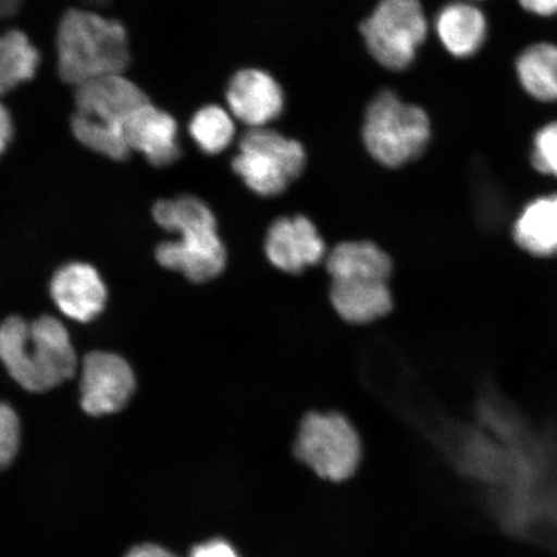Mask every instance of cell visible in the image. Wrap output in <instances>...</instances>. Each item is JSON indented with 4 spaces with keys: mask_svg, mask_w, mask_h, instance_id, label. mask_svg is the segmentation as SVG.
I'll list each match as a JSON object with an SVG mask.
<instances>
[{
    "mask_svg": "<svg viewBox=\"0 0 557 557\" xmlns=\"http://www.w3.org/2000/svg\"><path fill=\"white\" fill-rule=\"evenodd\" d=\"M295 455L320 478L344 482L358 469L360 438L343 414L313 412L299 426Z\"/></svg>",
    "mask_w": 557,
    "mask_h": 557,
    "instance_id": "ba28073f",
    "label": "cell"
},
{
    "mask_svg": "<svg viewBox=\"0 0 557 557\" xmlns=\"http://www.w3.org/2000/svg\"><path fill=\"white\" fill-rule=\"evenodd\" d=\"M522 10L535 16L549 17L557 15V0H519Z\"/></svg>",
    "mask_w": 557,
    "mask_h": 557,
    "instance_id": "cb8c5ba5",
    "label": "cell"
},
{
    "mask_svg": "<svg viewBox=\"0 0 557 557\" xmlns=\"http://www.w3.org/2000/svg\"><path fill=\"white\" fill-rule=\"evenodd\" d=\"M124 136L129 150L143 152L152 165H170L181 156L176 121L150 102L129 116Z\"/></svg>",
    "mask_w": 557,
    "mask_h": 557,
    "instance_id": "4fadbf2b",
    "label": "cell"
},
{
    "mask_svg": "<svg viewBox=\"0 0 557 557\" xmlns=\"http://www.w3.org/2000/svg\"><path fill=\"white\" fill-rule=\"evenodd\" d=\"M226 102L235 121L248 128L269 127L281 117L287 94L273 73L259 66L238 70L230 78Z\"/></svg>",
    "mask_w": 557,
    "mask_h": 557,
    "instance_id": "9c48e42d",
    "label": "cell"
},
{
    "mask_svg": "<svg viewBox=\"0 0 557 557\" xmlns=\"http://www.w3.org/2000/svg\"><path fill=\"white\" fill-rule=\"evenodd\" d=\"M135 389V373L120 355L95 351L83 361L81 403L86 413L99 417L120 412Z\"/></svg>",
    "mask_w": 557,
    "mask_h": 557,
    "instance_id": "30bf717a",
    "label": "cell"
},
{
    "mask_svg": "<svg viewBox=\"0 0 557 557\" xmlns=\"http://www.w3.org/2000/svg\"><path fill=\"white\" fill-rule=\"evenodd\" d=\"M330 296L334 311L350 324L373 323L393 310L388 282L332 281Z\"/></svg>",
    "mask_w": 557,
    "mask_h": 557,
    "instance_id": "9a60e30c",
    "label": "cell"
},
{
    "mask_svg": "<svg viewBox=\"0 0 557 557\" xmlns=\"http://www.w3.org/2000/svg\"><path fill=\"white\" fill-rule=\"evenodd\" d=\"M517 74L522 88L534 100L557 102V46L535 44L525 48L517 60Z\"/></svg>",
    "mask_w": 557,
    "mask_h": 557,
    "instance_id": "ac0fdd59",
    "label": "cell"
},
{
    "mask_svg": "<svg viewBox=\"0 0 557 557\" xmlns=\"http://www.w3.org/2000/svg\"><path fill=\"white\" fill-rule=\"evenodd\" d=\"M532 164L540 173L557 178V122L543 125L535 134Z\"/></svg>",
    "mask_w": 557,
    "mask_h": 557,
    "instance_id": "44dd1931",
    "label": "cell"
},
{
    "mask_svg": "<svg viewBox=\"0 0 557 557\" xmlns=\"http://www.w3.org/2000/svg\"><path fill=\"white\" fill-rule=\"evenodd\" d=\"M325 268L332 281L388 282L393 274L392 257L369 240L337 244L326 255Z\"/></svg>",
    "mask_w": 557,
    "mask_h": 557,
    "instance_id": "2e32d148",
    "label": "cell"
},
{
    "mask_svg": "<svg viewBox=\"0 0 557 557\" xmlns=\"http://www.w3.org/2000/svg\"><path fill=\"white\" fill-rule=\"evenodd\" d=\"M51 295L62 313L86 323L100 315L107 304L108 290L94 267L75 262L54 274Z\"/></svg>",
    "mask_w": 557,
    "mask_h": 557,
    "instance_id": "7c38bea8",
    "label": "cell"
},
{
    "mask_svg": "<svg viewBox=\"0 0 557 557\" xmlns=\"http://www.w3.org/2000/svg\"><path fill=\"white\" fill-rule=\"evenodd\" d=\"M13 135V124L10 111L0 102V156L9 146Z\"/></svg>",
    "mask_w": 557,
    "mask_h": 557,
    "instance_id": "d4e9b609",
    "label": "cell"
},
{
    "mask_svg": "<svg viewBox=\"0 0 557 557\" xmlns=\"http://www.w3.org/2000/svg\"><path fill=\"white\" fill-rule=\"evenodd\" d=\"M308 152L297 138L270 127L249 128L239 141L232 169L259 197H278L301 176Z\"/></svg>",
    "mask_w": 557,
    "mask_h": 557,
    "instance_id": "52a82bcc",
    "label": "cell"
},
{
    "mask_svg": "<svg viewBox=\"0 0 557 557\" xmlns=\"http://www.w3.org/2000/svg\"><path fill=\"white\" fill-rule=\"evenodd\" d=\"M0 361L30 393H46L73 377L78 358L66 326L52 317L32 323L20 317L0 325Z\"/></svg>",
    "mask_w": 557,
    "mask_h": 557,
    "instance_id": "6da1fadb",
    "label": "cell"
},
{
    "mask_svg": "<svg viewBox=\"0 0 557 557\" xmlns=\"http://www.w3.org/2000/svg\"><path fill=\"white\" fill-rule=\"evenodd\" d=\"M190 557H240L224 540H212L194 547Z\"/></svg>",
    "mask_w": 557,
    "mask_h": 557,
    "instance_id": "603a6c76",
    "label": "cell"
},
{
    "mask_svg": "<svg viewBox=\"0 0 557 557\" xmlns=\"http://www.w3.org/2000/svg\"><path fill=\"white\" fill-rule=\"evenodd\" d=\"M125 557H178L173 555L163 547L152 545V543H145L131 549Z\"/></svg>",
    "mask_w": 557,
    "mask_h": 557,
    "instance_id": "484cf974",
    "label": "cell"
},
{
    "mask_svg": "<svg viewBox=\"0 0 557 557\" xmlns=\"http://www.w3.org/2000/svg\"><path fill=\"white\" fill-rule=\"evenodd\" d=\"M148 102L144 90L123 74L83 83L75 90L74 136L101 156L124 160L131 152L124 136L125 123Z\"/></svg>",
    "mask_w": 557,
    "mask_h": 557,
    "instance_id": "277c9868",
    "label": "cell"
},
{
    "mask_svg": "<svg viewBox=\"0 0 557 557\" xmlns=\"http://www.w3.org/2000/svg\"><path fill=\"white\" fill-rule=\"evenodd\" d=\"M469 2L475 3V2H479V0H469Z\"/></svg>",
    "mask_w": 557,
    "mask_h": 557,
    "instance_id": "83f0119b",
    "label": "cell"
},
{
    "mask_svg": "<svg viewBox=\"0 0 557 557\" xmlns=\"http://www.w3.org/2000/svg\"><path fill=\"white\" fill-rule=\"evenodd\" d=\"M152 213L159 226L177 233L180 238L159 244L156 256L163 268L178 271L194 283L212 281L225 270V244L220 238L218 221L203 200L190 195L160 200Z\"/></svg>",
    "mask_w": 557,
    "mask_h": 557,
    "instance_id": "7a4b0ae2",
    "label": "cell"
},
{
    "mask_svg": "<svg viewBox=\"0 0 557 557\" xmlns=\"http://www.w3.org/2000/svg\"><path fill=\"white\" fill-rule=\"evenodd\" d=\"M21 441L18 417L10 404L0 401V471L16 458Z\"/></svg>",
    "mask_w": 557,
    "mask_h": 557,
    "instance_id": "7402d4cb",
    "label": "cell"
},
{
    "mask_svg": "<svg viewBox=\"0 0 557 557\" xmlns=\"http://www.w3.org/2000/svg\"><path fill=\"white\" fill-rule=\"evenodd\" d=\"M263 248L270 263L287 274H299L317 267L329 255L315 224L301 214L274 221Z\"/></svg>",
    "mask_w": 557,
    "mask_h": 557,
    "instance_id": "8fae6325",
    "label": "cell"
},
{
    "mask_svg": "<svg viewBox=\"0 0 557 557\" xmlns=\"http://www.w3.org/2000/svg\"><path fill=\"white\" fill-rule=\"evenodd\" d=\"M59 73L69 85L123 74L129 65L127 32L117 21L70 10L58 32Z\"/></svg>",
    "mask_w": 557,
    "mask_h": 557,
    "instance_id": "3957f363",
    "label": "cell"
},
{
    "mask_svg": "<svg viewBox=\"0 0 557 557\" xmlns=\"http://www.w3.org/2000/svg\"><path fill=\"white\" fill-rule=\"evenodd\" d=\"M358 32L369 58L389 73L414 64L426 44L430 23L422 0H379Z\"/></svg>",
    "mask_w": 557,
    "mask_h": 557,
    "instance_id": "8992f818",
    "label": "cell"
},
{
    "mask_svg": "<svg viewBox=\"0 0 557 557\" xmlns=\"http://www.w3.org/2000/svg\"><path fill=\"white\" fill-rule=\"evenodd\" d=\"M23 0H0V20L15 15Z\"/></svg>",
    "mask_w": 557,
    "mask_h": 557,
    "instance_id": "4316f807",
    "label": "cell"
},
{
    "mask_svg": "<svg viewBox=\"0 0 557 557\" xmlns=\"http://www.w3.org/2000/svg\"><path fill=\"white\" fill-rule=\"evenodd\" d=\"M433 138V121L426 110L392 88L372 96L361 117V143L375 163L389 170L414 162Z\"/></svg>",
    "mask_w": 557,
    "mask_h": 557,
    "instance_id": "5b68a950",
    "label": "cell"
},
{
    "mask_svg": "<svg viewBox=\"0 0 557 557\" xmlns=\"http://www.w3.org/2000/svg\"><path fill=\"white\" fill-rule=\"evenodd\" d=\"M513 238L533 256L557 253V194L534 199L522 209L515 222Z\"/></svg>",
    "mask_w": 557,
    "mask_h": 557,
    "instance_id": "e0dca14e",
    "label": "cell"
},
{
    "mask_svg": "<svg viewBox=\"0 0 557 557\" xmlns=\"http://www.w3.org/2000/svg\"><path fill=\"white\" fill-rule=\"evenodd\" d=\"M39 53L23 32L0 35V96L30 81L39 65Z\"/></svg>",
    "mask_w": 557,
    "mask_h": 557,
    "instance_id": "d6986e66",
    "label": "cell"
},
{
    "mask_svg": "<svg viewBox=\"0 0 557 557\" xmlns=\"http://www.w3.org/2000/svg\"><path fill=\"white\" fill-rule=\"evenodd\" d=\"M434 29L438 44L455 59H470L482 50L487 37V20L482 9L469 0H455L436 13Z\"/></svg>",
    "mask_w": 557,
    "mask_h": 557,
    "instance_id": "5bb4252c",
    "label": "cell"
},
{
    "mask_svg": "<svg viewBox=\"0 0 557 557\" xmlns=\"http://www.w3.org/2000/svg\"><path fill=\"white\" fill-rule=\"evenodd\" d=\"M190 135L205 154H221L236 136L235 117L220 104H207L193 116Z\"/></svg>",
    "mask_w": 557,
    "mask_h": 557,
    "instance_id": "ffe728a7",
    "label": "cell"
}]
</instances>
